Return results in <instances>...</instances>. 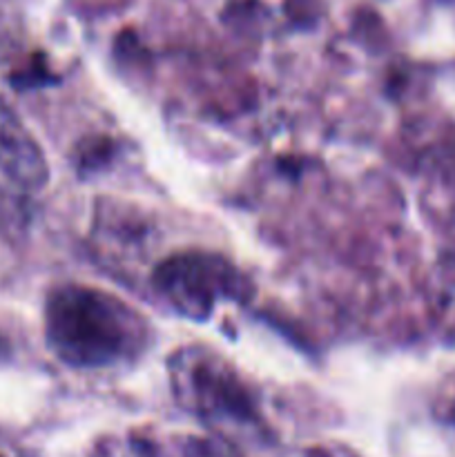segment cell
<instances>
[{
  "mask_svg": "<svg viewBox=\"0 0 455 457\" xmlns=\"http://www.w3.org/2000/svg\"><path fill=\"white\" fill-rule=\"evenodd\" d=\"M45 335L54 355L74 369H105L138 357L150 339L145 320L105 290L67 284L45 306Z\"/></svg>",
  "mask_w": 455,
  "mask_h": 457,
  "instance_id": "6da1fadb",
  "label": "cell"
},
{
  "mask_svg": "<svg viewBox=\"0 0 455 457\" xmlns=\"http://www.w3.org/2000/svg\"><path fill=\"white\" fill-rule=\"evenodd\" d=\"M177 400L214 428H261L257 402L244 378L203 348H186L170 364Z\"/></svg>",
  "mask_w": 455,
  "mask_h": 457,
  "instance_id": "7a4b0ae2",
  "label": "cell"
},
{
  "mask_svg": "<svg viewBox=\"0 0 455 457\" xmlns=\"http://www.w3.org/2000/svg\"><path fill=\"white\" fill-rule=\"evenodd\" d=\"M156 293L187 320L203 321L219 302H245L252 293L248 277L228 259L203 250L172 254L154 268Z\"/></svg>",
  "mask_w": 455,
  "mask_h": 457,
  "instance_id": "3957f363",
  "label": "cell"
},
{
  "mask_svg": "<svg viewBox=\"0 0 455 457\" xmlns=\"http://www.w3.org/2000/svg\"><path fill=\"white\" fill-rule=\"evenodd\" d=\"M0 174L22 190H40L49 177L43 150L3 96H0Z\"/></svg>",
  "mask_w": 455,
  "mask_h": 457,
  "instance_id": "277c9868",
  "label": "cell"
},
{
  "mask_svg": "<svg viewBox=\"0 0 455 457\" xmlns=\"http://www.w3.org/2000/svg\"><path fill=\"white\" fill-rule=\"evenodd\" d=\"M85 457H156V451L152 449L150 442L141 440V437H103L85 453Z\"/></svg>",
  "mask_w": 455,
  "mask_h": 457,
  "instance_id": "5b68a950",
  "label": "cell"
},
{
  "mask_svg": "<svg viewBox=\"0 0 455 457\" xmlns=\"http://www.w3.org/2000/svg\"><path fill=\"white\" fill-rule=\"evenodd\" d=\"M21 18L12 0H0V62L7 61L21 45Z\"/></svg>",
  "mask_w": 455,
  "mask_h": 457,
  "instance_id": "8992f818",
  "label": "cell"
},
{
  "mask_svg": "<svg viewBox=\"0 0 455 457\" xmlns=\"http://www.w3.org/2000/svg\"><path fill=\"white\" fill-rule=\"evenodd\" d=\"M186 457H241L235 449H230L223 442L192 440L186 446Z\"/></svg>",
  "mask_w": 455,
  "mask_h": 457,
  "instance_id": "52a82bcc",
  "label": "cell"
},
{
  "mask_svg": "<svg viewBox=\"0 0 455 457\" xmlns=\"http://www.w3.org/2000/svg\"><path fill=\"white\" fill-rule=\"evenodd\" d=\"M0 457H29V455H27V451L22 449L13 437L4 436V433L0 431Z\"/></svg>",
  "mask_w": 455,
  "mask_h": 457,
  "instance_id": "ba28073f",
  "label": "cell"
},
{
  "mask_svg": "<svg viewBox=\"0 0 455 457\" xmlns=\"http://www.w3.org/2000/svg\"><path fill=\"white\" fill-rule=\"evenodd\" d=\"M306 457H355L348 449L342 446H315L306 453Z\"/></svg>",
  "mask_w": 455,
  "mask_h": 457,
  "instance_id": "9c48e42d",
  "label": "cell"
}]
</instances>
